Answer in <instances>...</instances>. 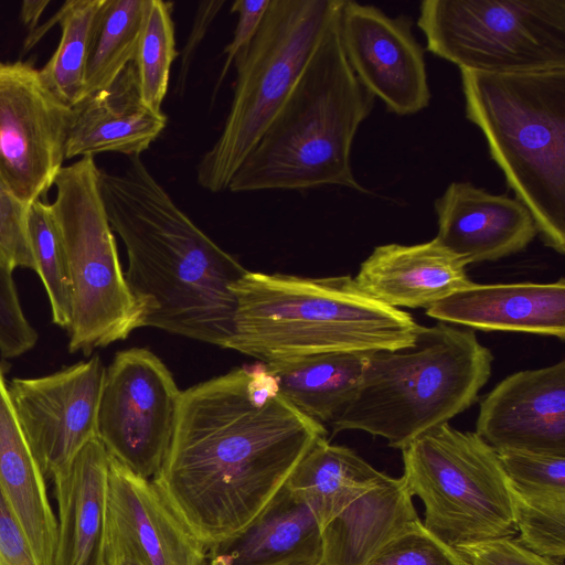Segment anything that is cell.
<instances>
[{"instance_id": "obj_1", "label": "cell", "mask_w": 565, "mask_h": 565, "mask_svg": "<svg viewBox=\"0 0 565 565\" xmlns=\"http://www.w3.org/2000/svg\"><path fill=\"white\" fill-rule=\"evenodd\" d=\"M326 436L282 397L263 362L244 365L182 392L152 481L209 550L244 530Z\"/></svg>"}, {"instance_id": "obj_2", "label": "cell", "mask_w": 565, "mask_h": 565, "mask_svg": "<svg viewBox=\"0 0 565 565\" xmlns=\"http://www.w3.org/2000/svg\"><path fill=\"white\" fill-rule=\"evenodd\" d=\"M99 189L126 248L125 277L142 327L226 349L236 308L232 286L248 270L177 206L140 156L120 173L100 169Z\"/></svg>"}, {"instance_id": "obj_3", "label": "cell", "mask_w": 565, "mask_h": 565, "mask_svg": "<svg viewBox=\"0 0 565 565\" xmlns=\"http://www.w3.org/2000/svg\"><path fill=\"white\" fill-rule=\"evenodd\" d=\"M236 308L226 349L259 362L323 353L369 354L414 342L419 324L366 294L350 275L247 271L232 286Z\"/></svg>"}, {"instance_id": "obj_4", "label": "cell", "mask_w": 565, "mask_h": 565, "mask_svg": "<svg viewBox=\"0 0 565 565\" xmlns=\"http://www.w3.org/2000/svg\"><path fill=\"white\" fill-rule=\"evenodd\" d=\"M339 17L340 11L289 97L233 175L227 188L232 192L324 185L366 192L353 174L351 149L374 97L349 65Z\"/></svg>"}, {"instance_id": "obj_5", "label": "cell", "mask_w": 565, "mask_h": 565, "mask_svg": "<svg viewBox=\"0 0 565 565\" xmlns=\"http://www.w3.org/2000/svg\"><path fill=\"white\" fill-rule=\"evenodd\" d=\"M493 360L472 329L419 324L411 345L366 354L354 398L330 425L333 434L361 430L402 450L471 407Z\"/></svg>"}, {"instance_id": "obj_6", "label": "cell", "mask_w": 565, "mask_h": 565, "mask_svg": "<svg viewBox=\"0 0 565 565\" xmlns=\"http://www.w3.org/2000/svg\"><path fill=\"white\" fill-rule=\"evenodd\" d=\"M466 117L482 132L544 244L565 253V68L460 70Z\"/></svg>"}, {"instance_id": "obj_7", "label": "cell", "mask_w": 565, "mask_h": 565, "mask_svg": "<svg viewBox=\"0 0 565 565\" xmlns=\"http://www.w3.org/2000/svg\"><path fill=\"white\" fill-rule=\"evenodd\" d=\"M342 0H270L248 49L235 60L236 82L224 128L196 166L211 192L228 184L298 82Z\"/></svg>"}, {"instance_id": "obj_8", "label": "cell", "mask_w": 565, "mask_h": 565, "mask_svg": "<svg viewBox=\"0 0 565 565\" xmlns=\"http://www.w3.org/2000/svg\"><path fill=\"white\" fill-rule=\"evenodd\" d=\"M94 157L63 166L51 203L72 289L68 350L88 355L141 328L99 189Z\"/></svg>"}, {"instance_id": "obj_9", "label": "cell", "mask_w": 565, "mask_h": 565, "mask_svg": "<svg viewBox=\"0 0 565 565\" xmlns=\"http://www.w3.org/2000/svg\"><path fill=\"white\" fill-rule=\"evenodd\" d=\"M403 479L425 507L423 525L458 548L514 533L510 481L498 452L449 423L402 449Z\"/></svg>"}, {"instance_id": "obj_10", "label": "cell", "mask_w": 565, "mask_h": 565, "mask_svg": "<svg viewBox=\"0 0 565 565\" xmlns=\"http://www.w3.org/2000/svg\"><path fill=\"white\" fill-rule=\"evenodd\" d=\"M417 25L427 50L459 70L565 68V0H425Z\"/></svg>"}, {"instance_id": "obj_11", "label": "cell", "mask_w": 565, "mask_h": 565, "mask_svg": "<svg viewBox=\"0 0 565 565\" xmlns=\"http://www.w3.org/2000/svg\"><path fill=\"white\" fill-rule=\"evenodd\" d=\"M181 397L157 355L140 348L120 351L105 371L97 438L110 457L153 479L168 455Z\"/></svg>"}, {"instance_id": "obj_12", "label": "cell", "mask_w": 565, "mask_h": 565, "mask_svg": "<svg viewBox=\"0 0 565 565\" xmlns=\"http://www.w3.org/2000/svg\"><path fill=\"white\" fill-rule=\"evenodd\" d=\"M74 113L32 63L0 62V179L25 206L46 198L54 185Z\"/></svg>"}, {"instance_id": "obj_13", "label": "cell", "mask_w": 565, "mask_h": 565, "mask_svg": "<svg viewBox=\"0 0 565 565\" xmlns=\"http://www.w3.org/2000/svg\"><path fill=\"white\" fill-rule=\"evenodd\" d=\"M105 371L94 355L53 374L17 377L8 384L18 420L46 481L97 438Z\"/></svg>"}, {"instance_id": "obj_14", "label": "cell", "mask_w": 565, "mask_h": 565, "mask_svg": "<svg viewBox=\"0 0 565 565\" xmlns=\"http://www.w3.org/2000/svg\"><path fill=\"white\" fill-rule=\"evenodd\" d=\"M345 57L361 85L387 110L414 115L429 105L424 51L408 17L343 0L339 17Z\"/></svg>"}, {"instance_id": "obj_15", "label": "cell", "mask_w": 565, "mask_h": 565, "mask_svg": "<svg viewBox=\"0 0 565 565\" xmlns=\"http://www.w3.org/2000/svg\"><path fill=\"white\" fill-rule=\"evenodd\" d=\"M475 433L498 454L565 457V361L499 382L480 402Z\"/></svg>"}, {"instance_id": "obj_16", "label": "cell", "mask_w": 565, "mask_h": 565, "mask_svg": "<svg viewBox=\"0 0 565 565\" xmlns=\"http://www.w3.org/2000/svg\"><path fill=\"white\" fill-rule=\"evenodd\" d=\"M436 238L467 266L516 254L534 239L531 212L515 198L451 182L435 201Z\"/></svg>"}, {"instance_id": "obj_17", "label": "cell", "mask_w": 565, "mask_h": 565, "mask_svg": "<svg viewBox=\"0 0 565 565\" xmlns=\"http://www.w3.org/2000/svg\"><path fill=\"white\" fill-rule=\"evenodd\" d=\"M438 321L482 331L533 333L565 340V279L548 284L470 286L426 309Z\"/></svg>"}, {"instance_id": "obj_18", "label": "cell", "mask_w": 565, "mask_h": 565, "mask_svg": "<svg viewBox=\"0 0 565 565\" xmlns=\"http://www.w3.org/2000/svg\"><path fill=\"white\" fill-rule=\"evenodd\" d=\"M467 265L436 237L415 245L376 246L361 264L356 284L396 308H429L472 284Z\"/></svg>"}, {"instance_id": "obj_19", "label": "cell", "mask_w": 565, "mask_h": 565, "mask_svg": "<svg viewBox=\"0 0 565 565\" xmlns=\"http://www.w3.org/2000/svg\"><path fill=\"white\" fill-rule=\"evenodd\" d=\"M74 110L66 159L104 152L140 156L167 126L164 113L145 104L132 62L108 87L85 98Z\"/></svg>"}, {"instance_id": "obj_20", "label": "cell", "mask_w": 565, "mask_h": 565, "mask_svg": "<svg viewBox=\"0 0 565 565\" xmlns=\"http://www.w3.org/2000/svg\"><path fill=\"white\" fill-rule=\"evenodd\" d=\"M108 462L95 438L52 479L57 505L52 565H105Z\"/></svg>"}, {"instance_id": "obj_21", "label": "cell", "mask_w": 565, "mask_h": 565, "mask_svg": "<svg viewBox=\"0 0 565 565\" xmlns=\"http://www.w3.org/2000/svg\"><path fill=\"white\" fill-rule=\"evenodd\" d=\"M107 510L129 531L150 565H209L206 546L152 479L136 475L110 456Z\"/></svg>"}, {"instance_id": "obj_22", "label": "cell", "mask_w": 565, "mask_h": 565, "mask_svg": "<svg viewBox=\"0 0 565 565\" xmlns=\"http://www.w3.org/2000/svg\"><path fill=\"white\" fill-rule=\"evenodd\" d=\"M209 565H322V529L285 484L239 533L207 550Z\"/></svg>"}, {"instance_id": "obj_23", "label": "cell", "mask_w": 565, "mask_h": 565, "mask_svg": "<svg viewBox=\"0 0 565 565\" xmlns=\"http://www.w3.org/2000/svg\"><path fill=\"white\" fill-rule=\"evenodd\" d=\"M418 519L403 477L383 473L322 527V565H363Z\"/></svg>"}, {"instance_id": "obj_24", "label": "cell", "mask_w": 565, "mask_h": 565, "mask_svg": "<svg viewBox=\"0 0 565 565\" xmlns=\"http://www.w3.org/2000/svg\"><path fill=\"white\" fill-rule=\"evenodd\" d=\"M0 488L21 522L41 565H52L57 520L46 480L14 412L0 366Z\"/></svg>"}, {"instance_id": "obj_25", "label": "cell", "mask_w": 565, "mask_h": 565, "mask_svg": "<svg viewBox=\"0 0 565 565\" xmlns=\"http://www.w3.org/2000/svg\"><path fill=\"white\" fill-rule=\"evenodd\" d=\"M366 354L334 352L264 363L282 397L310 419L331 425L354 398Z\"/></svg>"}, {"instance_id": "obj_26", "label": "cell", "mask_w": 565, "mask_h": 565, "mask_svg": "<svg viewBox=\"0 0 565 565\" xmlns=\"http://www.w3.org/2000/svg\"><path fill=\"white\" fill-rule=\"evenodd\" d=\"M383 473L354 450L332 445L321 437L301 458L285 484L310 507L322 529Z\"/></svg>"}, {"instance_id": "obj_27", "label": "cell", "mask_w": 565, "mask_h": 565, "mask_svg": "<svg viewBox=\"0 0 565 565\" xmlns=\"http://www.w3.org/2000/svg\"><path fill=\"white\" fill-rule=\"evenodd\" d=\"M147 0H103L90 33L84 99L108 87L132 62Z\"/></svg>"}, {"instance_id": "obj_28", "label": "cell", "mask_w": 565, "mask_h": 565, "mask_svg": "<svg viewBox=\"0 0 565 565\" xmlns=\"http://www.w3.org/2000/svg\"><path fill=\"white\" fill-rule=\"evenodd\" d=\"M103 0H68L55 13L61 39L46 64L39 70L49 90L75 108L84 100V78L93 23Z\"/></svg>"}, {"instance_id": "obj_29", "label": "cell", "mask_w": 565, "mask_h": 565, "mask_svg": "<svg viewBox=\"0 0 565 565\" xmlns=\"http://www.w3.org/2000/svg\"><path fill=\"white\" fill-rule=\"evenodd\" d=\"M172 12V2L146 1L141 32L132 60L141 97L154 111H162L171 66L179 55Z\"/></svg>"}, {"instance_id": "obj_30", "label": "cell", "mask_w": 565, "mask_h": 565, "mask_svg": "<svg viewBox=\"0 0 565 565\" xmlns=\"http://www.w3.org/2000/svg\"><path fill=\"white\" fill-rule=\"evenodd\" d=\"M28 234L35 269L49 297L52 322L68 329L72 289L51 203L38 200L28 209Z\"/></svg>"}, {"instance_id": "obj_31", "label": "cell", "mask_w": 565, "mask_h": 565, "mask_svg": "<svg viewBox=\"0 0 565 565\" xmlns=\"http://www.w3.org/2000/svg\"><path fill=\"white\" fill-rule=\"evenodd\" d=\"M511 486V484H510ZM518 541L546 557H565V492H522L511 486Z\"/></svg>"}, {"instance_id": "obj_32", "label": "cell", "mask_w": 565, "mask_h": 565, "mask_svg": "<svg viewBox=\"0 0 565 565\" xmlns=\"http://www.w3.org/2000/svg\"><path fill=\"white\" fill-rule=\"evenodd\" d=\"M363 565H469L461 554L425 529L406 525Z\"/></svg>"}, {"instance_id": "obj_33", "label": "cell", "mask_w": 565, "mask_h": 565, "mask_svg": "<svg viewBox=\"0 0 565 565\" xmlns=\"http://www.w3.org/2000/svg\"><path fill=\"white\" fill-rule=\"evenodd\" d=\"M499 460L510 484L522 492H565V457L504 451Z\"/></svg>"}, {"instance_id": "obj_34", "label": "cell", "mask_w": 565, "mask_h": 565, "mask_svg": "<svg viewBox=\"0 0 565 565\" xmlns=\"http://www.w3.org/2000/svg\"><path fill=\"white\" fill-rule=\"evenodd\" d=\"M38 341V333L21 307L12 270L0 262V353L19 358Z\"/></svg>"}, {"instance_id": "obj_35", "label": "cell", "mask_w": 565, "mask_h": 565, "mask_svg": "<svg viewBox=\"0 0 565 565\" xmlns=\"http://www.w3.org/2000/svg\"><path fill=\"white\" fill-rule=\"evenodd\" d=\"M28 209L0 179V262L12 271L19 267L35 269L28 234Z\"/></svg>"}, {"instance_id": "obj_36", "label": "cell", "mask_w": 565, "mask_h": 565, "mask_svg": "<svg viewBox=\"0 0 565 565\" xmlns=\"http://www.w3.org/2000/svg\"><path fill=\"white\" fill-rule=\"evenodd\" d=\"M469 565H564V561L542 556L512 535L456 548Z\"/></svg>"}, {"instance_id": "obj_37", "label": "cell", "mask_w": 565, "mask_h": 565, "mask_svg": "<svg viewBox=\"0 0 565 565\" xmlns=\"http://www.w3.org/2000/svg\"><path fill=\"white\" fill-rule=\"evenodd\" d=\"M270 0H236L232 3L231 12L238 15L233 40L225 46V62L212 93L211 106H213L217 92L234 62L249 46L258 31Z\"/></svg>"}, {"instance_id": "obj_38", "label": "cell", "mask_w": 565, "mask_h": 565, "mask_svg": "<svg viewBox=\"0 0 565 565\" xmlns=\"http://www.w3.org/2000/svg\"><path fill=\"white\" fill-rule=\"evenodd\" d=\"M0 565H41L25 531L0 488Z\"/></svg>"}, {"instance_id": "obj_39", "label": "cell", "mask_w": 565, "mask_h": 565, "mask_svg": "<svg viewBox=\"0 0 565 565\" xmlns=\"http://www.w3.org/2000/svg\"><path fill=\"white\" fill-rule=\"evenodd\" d=\"M105 565H150L124 524L106 511Z\"/></svg>"}, {"instance_id": "obj_40", "label": "cell", "mask_w": 565, "mask_h": 565, "mask_svg": "<svg viewBox=\"0 0 565 565\" xmlns=\"http://www.w3.org/2000/svg\"><path fill=\"white\" fill-rule=\"evenodd\" d=\"M224 3L225 2L223 0H211L202 1L198 6L191 32L182 51L179 53L181 54V64L179 68L175 90L180 96L183 95L185 89L189 67L195 51L204 39L211 23L221 11Z\"/></svg>"}, {"instance_id": "obj_41", "label": "cell", "mask_w": 565, "mask_h": 565, "mask_svg": "<svg viewBox=\"0 0 565 565\" xmlns=\"http://www.w3.org/2000/svg\"><path fill=\"white\" fill-rule=\"evenodd\" d=\"M49 3V0H28L22 3L20 17L23 23L30 28V32L35 30V25Z\"/></svg>"}]
</instances>
